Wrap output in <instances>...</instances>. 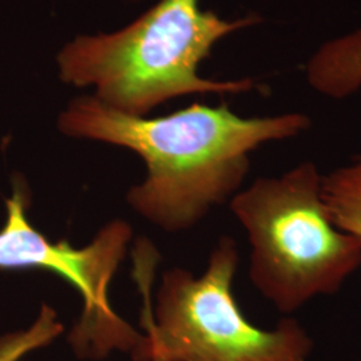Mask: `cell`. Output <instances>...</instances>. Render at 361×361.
Here are the masks:
<instances>
[{
    "mask_svg": "<svg viewBox=\"0 0 361 361\" xmlns=\"http://www.w3.org/2000/svg\"><path fill=\"white\" fill-rule=\"evenodd\" d=\"M73 138L126 147L147 168L128 202L166 232L195 226L241 190L250 154L267 143L298 137L310 128L302 113L237 116L226 104H193L157 118L130 116L95 97L74 99L58 119Z\"/></svg>",
    "mask_w": 361,
    "mask_h": 361,
    "instance_id": "obj_1",
    "label": "cell"
},
{
    "mask_svg": "<svg viewBox=\"0 0 361 361\" xmlns=\"http://www.w3.org/2000/svg\"><path fill=\"white\" fill-rule=\"evenodd\" d=\"M257 22L256 15L222 19L204 11L200 0H159L121 31L66 44L59 75L75 87H95L97 99L130 116L188 94H241L255 82L207 79L198 67L219 39Z\"/></svg>",
    "mask_w": 361,
    "mask_h": 361,
    "instance_id": "obj_2",
    "label": "cell"
},
{
    "mask_svg": "<svg viewBox=\"0 0 361 361\" xmlns=\"http://www.w3.org/2000/svg\"><path fill=\"white\" fill-rule=\"evenodd\" d=\"M323 176L302 161L257 178L229 202L247 234L250 281L284 314L336 295L360 269L361 238L336 228L324 204Z\"/></svg>",
    "mask_w": 361,
    "mask_h": 361,
    "instance_id": "obj_3",
    "label": "cell"
},
{
    "mask_svg": "<svg viewBox=\"0 0 361 361\" xmlns=\"http://www.w3.org/2000/svg\"><path fill=\"white\" fill-rule=\"evenodd\" d=\"M143 255V252H142ZM142 265L145 341L135 361H308L313 340L293 317L273 329L246 320L233 292L238 249L231 237H221L205 271L173 268L164 273L155 296L149 297V276Z\"/></svg>",
    "mask_w": 361,
    "mask_h": 361,
    "instance_id": "obj_4",
    "label": "cell"
},
{
    "mask_svg": "<svg viewBox=\"0 0 361 361\" xmlns=\"http://www.w3.org/2000/svg\"><path fill=\"white\" fill-rule=\"evenodd\" d=\"M28 205L25 180H13L0 229V269L51 271L77 289L83 310L68 341L79 357L102 359L113 350H123L135 359L145 336L119 317L109 300V286L133 238L129 224L113 221L89 245L74 247L67 241L51 243L37 231L27 216Z\"/></svg>",
    "mask_w": 361,
    "mask_h": 361,
    "instance_id": "obj_5",
    "label": "cell"
},
{
    "mask_svg": "<svg viewBox=\"0 0 361 361\" xmlns=\"http://www.w3.org/2000/svg\"><path fill=\"white\" fill-rule=\"evenodd\" d=\"M310 87L344 99L361 90V27L324 43L305 67Z\"/></svg>",
    "mask_w": 361,
    "mask_h": 361,
    "instance_id": "obj_6",
    "label": "cell"
},
{
    "mask_svg": "<svg viewBox=\"0 0 361 361\" xmlns=\"http://www.w3.org/2000/svg\"><path fill=\"white\" fill-rule=\"evenodd\" d=\"M323 198L336 228L361 238V154L324 174Z\"/></svg>",
    "mask_w": 361,
    "mask_h": 361,
    "instance_id": "obj_7",
    "label": "cell"
},
{
    "mask_svg": "<svg viewBox=\"0 0 361 361\" xmlns=\"http://www.w3.org/2000/svg\"><path fill=\"white\" fill-rule=\"evenodd\" d=\"M63 332L56 312L43 304L38 317L27 329L0 336V361H20L30 352L47 347Z\"/></svg>",
    "mask_w": 361,
    "mask_h": 361,
    "instance_id": "obj_8",
    "label": "cell"
}]
</instances>
